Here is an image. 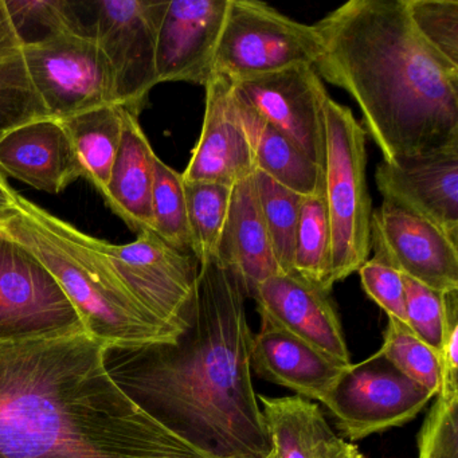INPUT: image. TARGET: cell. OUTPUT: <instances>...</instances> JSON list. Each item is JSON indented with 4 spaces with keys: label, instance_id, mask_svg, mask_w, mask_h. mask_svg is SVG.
I'll return each mask as SVG.
<instances>
[{
    "label": "cell",
    "instance_id": "1",
    "mask_svg": "<svg viewBox=\"0 0 458 458\" xmlns=\"http://www.w3.org/2000/svg\"><path fill=\"white\" fill-rule=\"evenodd\" d=\"M87 331L0 343V458H213L117 382Z\"/></svg>",
    "mask_w": 458,
    "mask_h": 458
},
{
    "label": "cell",
    "instance_id": "2",
    "mask_svg": "<svg viewBox=\"0 0 458 458\" xmlns=\"http://www.w3.org/2000/svg\"><path fill=\"white\" fill-rule=\"evenodd\" d=\"M246 299L216 259L199 265L183 334L174 344L135 351L116 379L147 411L213 458H265L272 450L251 377Z\"/></svg>",
    "mask_w": 458,
    "mask_h": 458
},
{
    "label": "cell",
    "instance_id": "3",
    "mask_svg": "<svg viewBox=\"0 0 458 458\" xmlns=\"http://www.w3.org/2000/svg\"><path fill=\"white\" fill-rule=\"evenodd\" d=\"M315 28L316 73L358 104L383 162L458 146V66L420 38L404 0H351Z\"/></svg>",
    "mask_w": 458,
    "mask_h": 458
},
{
    "label": "cell",
    "instance_id": "4",
    "mask_svg": "<svg viewBox=\"0 0 458 458\" xmlns=\"http://www.w3.org/2000/svg\"><path fill=\"white\" fill-rule=\"evenodd\" d=\"M2 234L37 257L81 316L85 329L111 350L174 344L183 332L147 310L123 283L96 238L18 194Z\"/></svg>",
    "mask_w": 458,
    "mask_h": 458
},
{
    "label": "cell",
    "instance_id": "5",
    "mask_svg": "<svg viewBox=\"0 0 458 458\" xmlns=\"http://www.w3.org/2000/svg\"><path fill=\"white\" fill-rule=\"evenodd\" d=\"M324 200L331 233V281L358 272L371 253L372 202L364 132L352 111L327 98Z\"/></svg>",
    "mask_w": 458,
    "mask_h": 458
},
{
    "label": "cell",
    "instance_id": "6",
    "mask_svg": "<svg viewBox=\"0 0 458 458\" xmlns=\"http://www.w3.org/2000/svg\"><path fill=\"white\" fill-rule=\"evenodd\" d=\"M320 53L315 25L291 20L261 2L229 0L213 74L243 81L296 66H313Z\"/></svg>",
    "mask_w": 458,
    "mask_h": 458
},
{
    "label": "cell",
    "instance_id": "7",
    "mask_svg": "<svg viewBox=\"0 0 458 458\" xmlns=\"http://www.w3.org/2000/svg\"><path fill=\"white\" fill-rule=\"evenodd\" d=\"M23 55L31 84L52 119L64 122L117 106L111 66L90 34L69 31L29 42Z\"/></svg>",
    "mask_w": 458,
    "mask_h": 458
},
{
    "label": "cell",
    "instance_id": "8",
    "mask_svg": "<svg viewBox=\"0 0 458 458\" xmlns=\"http://www.w3.org/2000/svg\"><path fill=\"white\" fill-rule=\"evenodd\" d=\"M81 331V316L55 276L0 233V343Z\"/></svg>",
    "mask_w": 458,
    "mask_h": 458
},
{
    "label": "cell",
    "instance_id": "9",
    "mask_svg": "<svg viewBox=\"0 0 458 458\" xmlns=\"http://www.w3.org/2000/svg\"><path fill=\"white\" fill-rule=\"evenodd\" d=\"M170 0H101L95 37L114 74L117 106L139 117L159 84L157 36Z\"/></svg>",
    "mask_w": 458,
    "mask_h": 458
},
{
    "label": "cell",
    "instance_id": "10",
    "mask_svg": "<svg viewBox=\"0 0 458 458\" xmlns=\"http://www.w3.org/2000/svg\"><path fill=\"white\" fill-rule=\"evenodd\" d=\"M433 398L377 352L347 367L323 404L343 436L359 441L406 425Z\"/></svg>",
    "mask_w": 458,
    "mask_h": 458
},
{
    "label": "cell",
    "instance_id": "11",
    "mask_svg": "<svg viewBox=\"0 0 458 458\" xmlns=\"http://www.w3.org/2000/svg\"><path fill=\"white\" fill-rule=\"evenodd\" d=\"M123 283L147 310L184 332L197 293L199 262L168 245L155 232H144L127 245L98 240Z\"/></svg>",
    "mask_w": 458,
    "mask_h": 458
},
{
    "label": "cell",
    "instance_id": "12",
    "mask_svg": "<svg viewBox=\"0 0 458 458\" xmlns=\"http://www.w3.org/2000/svg\"><path fill=\"white\" fill-rule=\"evenodd\" d=\"M235 101L291 139L324 168L328 93L313 66H296L257 79L232 82Z\"/></svg>",
    "mask_w": 458,
    "mask_h": 458
},
{
    "label": "cell",
    "instance_id": "13",
    "mask_svg": "<svg viewBox=\"0 0 458 458\" xmlns=\"http://www.w3.org/2000/svg\"><path fill=\"white\" fill-rule=\"evenodd\" d=\"M371 250L375 259L434 291H458V243L420 216L382 202L372 211Z\"/></svg>",
    "mask_w": 458,
    "mask_h": 458
},
{
    "label": "cell",
    "instance_id": "14",
    "mask_svg": "<svg viewBox=\"0 0 458 458\" xmlns=\"http://www.w3.org/2000/svg\"><path fill=\"white\" fill-rule=\"evenodd\" d=\"M375 183L383 202L430 222L458 243V146L379 163Z\"/></svg>",
    "mask_w": 458,
    "mask_h": 458
},
{
    "label": "cell",
    "instance_id": "15",
    "mask_svg": "<svg viewBox=\"0 0 458 458\" xmlns=\"http://www.w3.org/2000/svg\"><path fill=\"white\" fill-rule=\"evenodd\" d=\"M229 0H170L157 36L160 82L206 87L226 20Z\"/></svg>",
    "mask_w": 458,
    "mask_h": 458
},
{
    "label": "cell",
    "instance_id": "16",
    "mask_svg": "<svg viewBox=\"0 0 458 458\" xmlns=\"http://www.w3.org/2000/svg\"><path fill=\"white\" fill-rule=\"evenodd\" d=\"M205 89L202 133L182 178L234 187L253 175L254 165L232 81L213 74Z\"/></svg>",
    "mask_w": 458,
    "mask_h": 458
},
{
    "label": "cell",
    "instance_id": "17",
    "mask_svg": "<svg viewBox=\"0 0 458 458\" xmlns=\"http://www.w3.org/2000/svg\"><path fill=\"white\" fill-rule=\"evenodd\" d=\"M259 316L304 340L343 366H351L350 351L336 308L328 292L296 275L273 276L253 297Z\"/></svg>",
    "mask_w": 458,
    "mask_h": 458
},
{
    "label": "cell",
    "instance_id": "18",
    "mask_svg": "<svg viewBox=\"0 0 458 458\" xmlns=\"http://www.w3.org/2000/svg\"><path fill=\"white\" fill-rule=\"evenodd\" d=\"M0 173L47 194H60L82 178L68 132L52 117L33 120L0 139Z\"/></svg>",
    "mask_w": 458,
    "mask_h": 458
},
{
    "label": "cell",
    "instance_id": "19",
    "mask_svg": "<svg viewBox=\"0 0 458 458\" xmlns=\"http://www.w3.org/2000/svg\"><path fill=\"white\" fill-rule=\"evenodd\" d=\"M250 359L251 371L261 379L320 403L347 369L264 316L261 328L253 334Z\"/></svg>",
    "mask_w": 458,
    "mask_h": 458
},
{
    "label": "cell",
    "instance_id": "20",
    "mask_svg": "<svg viewBox=\"0 0 458 458\" xmlns=\"http://www.w3.org/2000/svg\"><path fill=\"white\" fill-rule=\"evenodd\" d=\"M216 261L237 278L248 299H253L264 281L281 273L262 218L253 175L233 187Z\"/></svg>",
    "mask_w": 458,
    "mask_h": 458
},
{
    "label": "cell",
    "instance_id": "21",
    "mask_svg": "<svg viewBox=\"0 0 458 458\" xmlns=\"http://www.w3.org/2000/svg\"><path fill=\"white\" fill-rule=\"evenodd\" d=\"M123 136L103 198L106 205L136 234L154 232L152 190L155 155L139 117L123 112Z\"/></svg>",
    "mask_w": 458,
    "mask_h": 458
},
{
    "label": "cell",
    "instance_id": "22",
    "mask_svg": "<svg viewBox=\"0 0 458 458\" xmlns=\"http://www.w3.org/2000/svg\"><path fill=\"white\" fill-rule=\"evenodd\" d=\"M272 449L278 458H340L348 445L318 404L302 396L257 395Z\"/></svg>",
    "mask_w": 458,
    "mask_h": 458
},
{
    "label": "cell",
    "instance_id": "23",
    "mask_svg": "<svg viewBox=\"0 0 458 458\" xmlns=\"http://www.w3.org/2000/svg\"><path fill=\"white\" fill-rule=\"evenodd\" d=\"M235 103L250 144L254 171L301 197L320 192L324 186L323 168L280 131L242 104Z\"/></svg>",
    "mask_w": 458,
    "mask_h": 458
},
{
    "label": "cell",
    "instance_id": "24",
    "mask_svg": "<svg viewBox=\"0 0 458 458\" xmlns=\"http://www.w3.org/2000/svg\"><path fill=\"white\" fill-rule=\"evenodd\" d=\"M123 112L119 106H106L64 120L74 154L87 179L103 197L122 144Z\"/></svg>",
    "mask_w": 458,
    "mask_h": 458
},
{
    "label": "cell",
    "instance_id": "25",
    "mask_svg": "<svg viewBox=\"0 0 458 458\" xmlns=\"http://www.w3.org/2000/svg\"><path fill=\"white\" fill-rule=\"evenodd\" d=\"M49 117L26 68L23 44L0 0V139L21 125Z\"/></svg>",
    "mask_w": 458,
    "mask_h": 458
},
{
    "label": "cell",
    "instance_id": "26",
    "mask_svg": "<svg viewBox=\"0 0 458 458\" xmlns=\"http://www.w3.org/2000/svg\"><path fill=\"white\" fill-rule=\"evenodd\" d=\"M292 275L331 293V233L323 190L302 197Z\"/></svg>",
    "mask_w": 458,
    "mask_h": 458
},
{
    "label": "cell",
    "instance_id": "27",
    "mask_svg": "<svg viewBox=\"0 0 458 458\" xmlns=\"http://www.w3.org/2000/svg\"><path fill=\"white\" fill-rule=\"evenodd\" d=\"M232 190L233 187L208 182H184L192 254L199 265L216 259Z\"/></svg>",
    "mask_w": 458,
    "mask_h": 458
},
{
    "label": "cell",
    "instance_id": "28",
    "mask_svg": "<svg viewBox=\"0 0 458 458\" xmlns=\"http://www.w3.org/2000/svg\"><path fill=\"white\" fill-rule=\"evenodd\" d=\"M253 181L276 261L280 267L281 273L292 275V261L302 197L280 186L259 171H254Z\"/></svg>",
    "mask_w": 458,
    "mask_h": 458
},
{
    "label": "cell",
    "instance_id": "29",
    "mask_svg": "<svg viewBox=\"0 0 458 458\" xmlns=\"http://www.w3.org/2000/svg\"><path fill=\"white\" fill-rule=\"evenodd\" d=\"M377 353L431 395H438L442 386L441 356L420 340L407 324L388 318L382 347Z\"/></svg>",
    "mask_w": 458,
    "mask_h": 458
},
{
    "label": "cell",
    "instance_id": "30",
    "mask_svg": "<svg viewBox=\"0 0 458 458\" xmlns=\"http://www.w3.org/2000/svg\"><path fill=\"white\" fill-rule=\"evenodd\" d=\"M152 216L154 232L163 241L179 251L192 254L183 178L157 157L155 159Z\"/></svg>",
    "mask_w": 458,
    "mask_h": 458
},
{
    "label": "cell",
    "instance_id": "31",
    "mask_svg": "<svg viewBox=\"0 0 458 458\" xmlns=\"http://www.w3.org/2000/svg\"><path fill=\"white\" fill-rule=\"evenodd\" d=\"M4 6L22 44L29 41L31 33H38L36 41L69 31L85 33L71 2L4 0Z\"/></svg>",
    "mask_w": 458,
    "mask_h": 458
},
{
    "label": "cell",
    "instance_id": "32",
    "mask_svg": "<svg viewBox=\"0 0 458 458\" xmlns=\"http://www.w3.org/2000/svg\"><path fill=\"white\" fill-rule=\"evenodd\" d=\"M404 4L420 38L458 66L457 0H404Z\"/></svg>",
    "mask_w": 458,
    "mask_h": 458
},
{
    "label": "cell",
    "instance_id": "33",
    "mask_svg": "<svg viewBox=\"0 0 458 458\" xmlns=\"http://www.w3.org/2000/svg\"><path fill=\"white\" fill-rule=\"evenodd\" d=\"M403 281L407 327L441 356L446 326V293L434 291L406 276Z\"/></svg>",
    "mask_w": 458,
    "mask_h": 458
},
{
    "label": "cell",
    "instance_id": "34",
    "mask_svg": "<svg viewBox=\"0 0 458 458\" xmlns=\"http://www.w3.org/2000/svg\"><path fill=\"white\" fill-rule=\"evenodd\" d=\"M417 444L418 458H458V395H437Z\"/></svg>",
    "mask_w": 458,
    "mask_h": 458
},
{
    "label": "cell",
    "instance_id": "35",
    "mask_svg": "<svg viewBox=\"0 0 458 458\" xmlns=\"http://www.w3.org/2000/svg\"><path fill=\"white\" fill-rule=\"evenodd\" d=\"M358 273L367 296L387 313V318L406 324L403 275L375 257L367 259Z\"/></svg>",
    "mask_w": 458,
    "mask_h": 458
},
{
    "label": "cell",
    "instance_id": "36",
    "mask_svg": "<svg viewBox=\"0 0 458 458\" xmlns=\"http://www.w3.org/2000/svg\"><path fill=\"white\" fill-rule=\"evenodd\" d=\"M442 386L438 395H458V291L446 293V326L441 350Z\"/></svg>",
    "mask_w": 458,
    "mask_h": 458
},
{
    "label": "cell",
    "instance_id": "37",
    "mask_svg": "<svg viewBox=\"0 0 458 458\" xmlns=\"http://www.w3.org/2000/svg\"><path fill=\"white\" fill-rule=\"evenodd\" d=\"M18 192L7 184L6 176L0 173V213L15 210Z\"/></svg>",
    "mask_w": 458,
    "mask_h": 458
},
{
    "label": "cell",
    "instance_id": "38",
    "mask_svg": "<svg viewBox=\"0 0 458 458\" xmlns=\"http://www.w3.org/2000/svg\"><path fill=\"white\" fill-rule=\"evenodd\" d=\"M340 458H364L363 454L359 452L358 447L353 446V445H348L347 450H345L344 454Z\"/></svg>",
    "mask_w": 458,
    "mask_h": 458
},
{
    "label": "cell",
    "instance_id": "39",
    "mask_svg": "<svg viewBox=\"0 0 458 458\" xmlns=\"http://www.w3.org/2000/svg\"><path fill=\"white\" fill-rule=\"evenodd\" d=\"M13 214H14V210L6 211V213H0V233L4 232V225L9 221V218Z\"/></svg>",
    "mask_w": 458,
    "mask_h": 458
},
{
    "label": "cell",
    "instance_id": "40",
    "mask_svg": "<svg viewBox=\"0 0 458 458\" xmlns=\"http://www.w3.org/2000/svg\"><path fill=\"white\" fill-rule=\"evenodd\" d=\"M265 458H278V455L276 454L275 450L272 449V450H270L269 454H267V457H265Z\"/></svg>",
    "mask_w": 458,
    "mask_h": 458
}]
</instances>
